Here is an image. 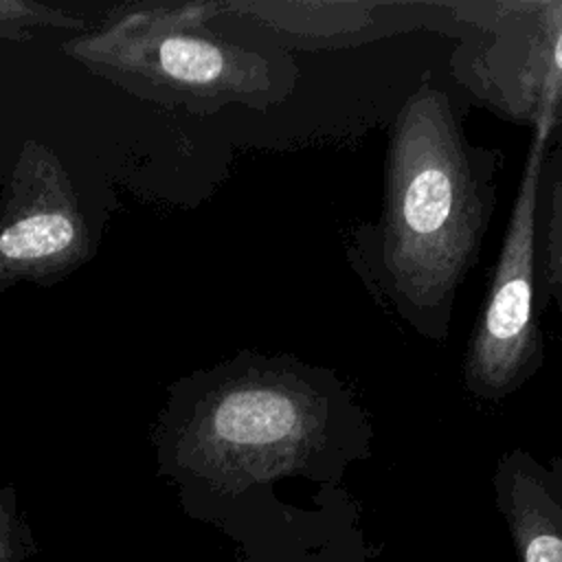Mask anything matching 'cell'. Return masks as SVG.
Returning a JSON list of instances; mask_svg holds the SVG:
<instances>
[{"label":"cell","mask_w":562,"mask_h":562,"mask_svg":"<svg viewBox=\"0 0 562 562\" xmlns=\"http://www.w3.org/2000/svg\"><path fill=\"white\" fill-rule=\"evenodd\" d=\"M373 426L349 384L292 353L239 349L167 386L151 443L182 509L231 536L246 562H299L277 485L342 487Z\"/></svg>","instance_id":"cell-1"},{"label":"cell","mask_w":562,"mask_h":562,"mask_svg":"<svg viewBox=\"0 0 562 562\" xmlns=\"http://www.w3.org/2000/svg\"><path fill=\"white\" fill-rule=\"evenodd\" d=\"M503 154L474 145L452 97L424 79L397 110L378 222L360 224L347 259L364 288L422 338L450 336L457 290L479 263L496 209Z\"/></svg>","instance_id":"cell-2"},{"label":"cell","mask_w":562,"mask_h":562,"mask_svg":"<svg viewBox=\"0 0 562 562\" xmlns=\"http://www.w3.org/2000/svg\"><path fill=\"white\" fill-rule=\"evenodd\" d=\"M222 2H138L108 11L99 26L59 50L127 94L191 114L228 105L268 110L294 88L296 66L283 50L231 42L206 24Z\"/></svg>","instance_id":"cell-3"},{"label":"cell","mask_w":562,"mask_h":562,"mask_svg":"<svg viewBox=\"0 0 562 562\" xmlns=\"http://www.w3.org/2000/svg\"><path fill=\"white\" fill-rule=\"evenodd\" d=\"M531 130L503 244L461 364L463 389L487 404H498L520 391L544 364L536 213L540 176L555 127L540 119Z\"/></svg>","instance_id":"cell-4"},{"label":"cell","mask_w":562,"mask_h":562,"mask_svg":"<svg viewBox=\"0 0 562 562\" xmlns=\"http://www.w3.org/2000/svg\"><path fill=\"white\" fill-rule=\"evenodd\" d=\"M470 24L452 50V77L496 114L562 127V0L441 4Z\"/></svg>","instance_id":"cell-5"},{"label":"cell","mask_w":562,"mask_h":562,"mask_svg":"<svg viewBox=\"0 0 562 562\" xmlns=\"http://www.w3.org/2000/svg\"><path fill=\"white\" fill-rule=\"evenodd\" d=\"M97 252V235L59 156L22 143L0 191V294L18 283L50 288Z\"/></svg>","instance_id":"cell-6"},{"label":"cell","mask_w":562,"mask_h":562,"mask_svg":"<svg viewBox=\"0 0 562 562\" xmlns=\"http://www.w3.org/2000/svg\"><path fill=\"white\" fill-rule=\"evenodd\" d=\"M380 2H222V13L241 15L277 33L294 37L358 35L371 22Z\"/></svg>","instance_id":"cell-7"},{"label":"cell","mask_w":562,"mask_h":562,"mask_svg":"<svg viewBox=\"0 0 562 562\" xmlns=\"http://www.w3.org/2000/svg\"><path fill=\"white\" fill-rule=\"evenodd\" d=\"M536 257L540 305L553 301L562 314V127L551 132L540 176Z\"/></svg>","instance_id":"cell-8"},{"label":"cell","mask_w":562,"mask_h":562,"mask_svg":"<svg viewBox=\"0 0 562 562\" xmlns=\"http://www.w3.org/2000/svg\"><path fill=\"white\" fill-rule=\"evenodd\" d=\"M88 26L79 13L35 0H0V40L29 42L40 31L83 33Z\"/></svg>","instance_id":"cell-9"},{"label":"cell","mask_w":562,"mask_h":562,"mask_svg":"<svg viewBox=\"0 0 562 562\" xmlns=\"http://www.w3.org/2000/svg\"><path fill=\"white\" fill-rule=\"evenodd\" d=\"M37 553L40 544L20 507L18 490L0 485V562H29Z\"/></svg>","instance_id":"cell-10"}]
</instances>
